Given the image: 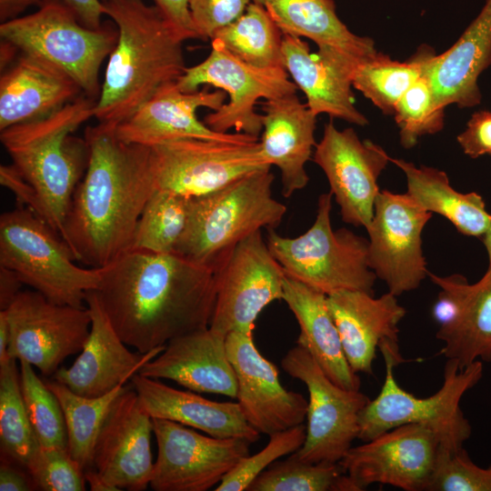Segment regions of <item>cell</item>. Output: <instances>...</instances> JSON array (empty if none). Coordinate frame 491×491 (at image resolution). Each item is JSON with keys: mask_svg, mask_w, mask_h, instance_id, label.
Returning <instances> with one entry per match:
<instances>
[{"mask_svg": "<svg viewBox=\"0 0 491 491\" xmlns=\"http://www.w3.org/2000/svg\"><path fill=\"white\" fill-rule=\"evenodd\" d=\"M154 2L185 40L199 38L191 17L189 0H154Z\"/></svg>", "mask_w": 491, "mask_h": 491, "instance_id": "47", "label": "cell"}, {"mask_svg": "<svg viewBox=\"0 0 491 491\" xmlns=\"http://www.w3.org/2000/svg\"><path fill=\"white\" fill-rule=\"evenodd\" d=\"M82 94L63 70L42 57L19 52L0 77V131L45 117Z\"/></svg>", "mask_w": 491, "mask_h": 491, "instance_id": "27", "label": "cell"}, {"mask_svg": "<svg viewBox=\"0 0 491 491\" xmlns=\"http://www.w3.org/2000/svg\"><path fill=\"white\" fill-rule=\"evenodd\" d=\"M345 473L338 463L310 464L292 455L275 461L246 491H342Z\"/></svg>", "mask_w": 491, "mask_h": 491, "instance_id": "39", "label": "cell"}, {"mask_svg": "<svg viewBox=\"0 0 491 491\" xmlns=\"http://www.w3.org/2000/svg\"><path fill=\"white\" fill-rule=\"evenodd\" d=\"M394 115L400 144L406 149L416 145L419 137L443 129L445 107L437 103L424 73L400 98Z\"/></svg>", "mask_w": 491, "mask_h": 491, "instance_id": "41", "label": "cell"}, {"mask_svg": "<svg viewBox=\"0 0 491 491\" xmlns=\"http://www.w3.org/2000/svg\"><path fill=\"white\" fill-rule=\"evenodd\" d=\"M225 345L236 376L235 398L247 423L268 436L303 424L308 401L281 385L277 368L257 350L253 334L230 332Z\"/></svg>", "mask_w": 491, "mask_h": 491, "instance_id": "19", "label": "cell"}, {"mask_svg": "<svg viewBox=\"0 0 491 491\" xmlns=\"http://www.w3.org/2000/svg\"><path fill=\"white\" fill-rule=\"evenodd\" d=\"M299 327L296 345L304 346L337 386L359 390L361 380L346 357L341 338L328 309L326 295L286 276L283 298Z\"/></svg>", "mask_w": 491, "mask_h": 491, "instance_id": "30", "label": "cell"}, {"mask_svg": "<svg viewBox=\"0 0 491 491\" xmlns=\"http://www.w3.org/2000/svg\"><path fill=\"white\" fill-rule=\"evenodd\" d=\"M281 366L306 385L309 395L306 440L291 455L310 464L338 463L358 437L360 414L370 399L335 384L299 345L287 351Z\"/></svg>", "mask_w": 491, "mask_h": 491, "instance_id": "11", "label": "cell"}, {"mask_svg": "<svg viewBox=\"0 0 491 491\" xmlns=\"http://www.w3.org/2000/svg\"><path fill=\"white\" fill-rule=\"evenodd\" d=\"M432 213L406 194L381 190L376 199L368 233V264L388 292L416 290L427 276L422 233Z\"/></svg>", "mask_w": 491, "mask_h": 491, "instance_id": "16", "label": "cell"}, {"mask_svg": "<svg viewBox=\"0 0 491 491\" xmlns=\"http://www.w3.org/2000/svg\"><path fill=\"white\" fill-rule=\"evenodd\" d=\"M405 174L406 195L428 212L446 217L461 234L481 238L491 222L483 197L475 192L460 193L449 183L447 175L434 167L416 166L390 157Z\"/></svg>", "mask_w": 491, "mask_h": 491, "instance_id": "33", "label": "cell"}, {"mask_svg": "<svg viewBox=\"0 0 491 491\" xmlns=\"http://www.w3.org/2000/svg\"><path fill=\"white\" fill-rule=\"evenodd\" d=\"M0 36L18 52L57 66L86 96L97 100L102 86L99 71L116 44L118 29L110 21L89 28L63 0H42L35 12L1 23Z\"/></svg>", "mask_w": 491, "mask_h": 491, "instance_id": "8", "label": "cell"}, {"mask_svg": "<svg viewBox=\"0 0 491 491\" xmlns=\"http://www.w3.org/2000/svg\"><path fill=\"white\" fill-rule=\"evenodd\" d=\"M491 466V465H490Z\"/></svg>", "mask_w": 491, "mask_h": 491, "instance_id": "56", "label": "cell"}, {"mask_svg": "<svg viewBox=\"0 0 491 491\" xmlns=\"http://www.w3.org/2000/svg\"><path fill=\"white\" fill-rule=\"evenodd\" d=\"M225 337L210 327L175 337L138 373L175 381L194 392L235 398L237 382L227 356Z\"/></svg>", "mask_w": 491, "mask_h": 491, "instance_id": "25", "label": "cell"}, {"mask_svg": "<svg viewBox=\"0 0 491 491\" xmlns=\"http://www.w3.org/2000/svg\"><path fill=\"white\" fill-rule=\"evenodd\" d=\"M153 419L135 389L126 386L114 401L98 434L93 466L119 490L146 489L154 470Z\"/></svg>", "mask_w": 491, "mask_h": 491, "instance_id": "21", "label": "cell"}, {"mask_svg": "<svg viewBox=\"0 0 491 491\" xmlns=\"http://www.w3.org/2000/svg\"><path fill=\"white\" fill-rule=\"evenodd\" d=\"M430 47H422L407 62L376 53L360 62L352 74V85L384 114H394L403 95L423 75Z\"/></svg>", "mask_w": 491, "mask_h": 491, "instance_id": "36", "label": "cell"}, {"mask_svg": "<svg viewBox=\"0 0 491 491\" xmlns=\"http://www.w3.org/2000/svg\"><path fill=\"white\" fill-rule=\"evenodd\" d=\"M0 182L15 195L19 204L27 206L38 215V202L35 191L13 165H1Z\"/></svg>", "mask_w": 491, "mask_h": 491, "instance_id": "48", "label": "cell"}, {"mask_svg": "<svg viewBox=\"0 0 491 491\" xmlns=\"http://www.w3.org/2000/svg\"><path fill=\"white\" fill-rule=\"evenodd\" d=\"M426 491H491V466L475 464L464 447L450 450L439 446Z\"/></svg>", "mask_w": 491, "mask_h": 491, "instance_id": "43", "label": "cell"}, {"mask_svg": "<svg viewBox=\"0 0 491 491\" xmlns=\"http://www.w3.org/2000/svg\"><path fill=\"white\" fill-rule=\"evenodd\" d=\"M100 269L94 291L121 339L138 352L209 327L213 268L175 253L128 250Z\"/></svg>", "mask_w": 491, "mask_h": 491, "instance_id": "1", "label": "cell"}, {"mask_svg": "<svg viewBox=\"0 0 491 491\" xmlns=\"http://www.w3.org/2000/svg\"><path fill=\"white\" fill-rule=\"evenodd\" d=\"M211 40L217 41L232 55L254 66L285 69L283 33L266 8L255 2Z\"/></svg>", "mask_w": 491, "mask_h": 491, "instance_id": "35", "label": "cell"}, {"mask_svg": "<svg viewBox=\"0 0 491 491\" xmlns=\"http://www.w3.org/2000/svg\"><path fill=\"white\" fill-rule=\"evenodd\" d=\"M456 139L464 153L472 158L491 155V112L472 115L466 128Z\"/></svg>", "mask_w": 491, "mask_h": 491, "instance_id": "46", "label": "cell"}, {"mask_svg": "<svg viewBox=\"0 0 491 491\" xmlns=\"http://www.w3.org/2000/svg\"><path fill=\"white\" fill-rule=\"evenodd\" d=\"M9 324L6 310H0V365L10 359L8 356Z\"/></svg>", "mask_w": 491, "mask_h": 491, "instance_id": "54", "label": "cell"}, {"mask_svg": "<svg viewBox=\"0 0 491 491\" xmlns=\"http://www.w3.org/2000/svg\"><path fill=\"white\" fill-rule=\"evenodd\" d=\"M188 197L156 188L138 219L130 250L175 253L186 225Z\"/></svg>", "mask_w": 491, "mask_h": 491, "instance_id": "38", "label": "cell"}, {"mask_svg": "<svg viewBox=\"0 0 491 491\" xmlns=\"http://www.w3.org/2000/svg\"><path fill=\"white\" fill-rule=\"evenodd\" d=\"M90 157L61 237L75 261L101 268L130 250L143 209L156 189L151 148L120 140L98 123L84 136Z\"/></svg>", "mask_w": 491, "mask_h": 491, "instance_id": "2", "label": "cell"}, {"mask_svg": "<svg viewBox=\"0 0 491 491\" xmlns=\"http://www.w3.org/2000/svg\"><path fill=\"white\" fill-rule=\"evenodd\" d=\"M346 357L356 373H373L376 350L384 343L398 345V325L406 316L397 296L390 292L375 297L359 290L326 296Z\"/></svg>", "mask_w": 491, "mask_h": 491, "instance_id": "24", "label": "cell"}, {"mask_svg": "<svg viewBox=\"0 0 491 491\" xmlns=\"http://www.w3.org/2000/svg\"><path fill=\"white\" fill-rule=\"evenodd\" d=\"M316 117L296 93L263 103L260 150L265 161L279 169L284 197L305 188L309 181L306 164L316 145Z\"/></svg>", "mask_w": 491, "mask_h": 491, "instance_id": "26", "label": "cell"}, {"mask_svg": "<svg viewBox=\"0 0 491 491\" xmlns=\"http://www.w3.org/2000/svg\"><path fill=\"white\" fill-rule=\"evenodd\" d=\"M85 479L92 491H119L110 485L93 466L84 471Z\"/></svg>", "mask_w": 491, "mask_h": 491, "instance_id": "53", "label": "cell"}, {"mask_svg": "<svg viewBox=\"0 0 491 491\" xmlns=\"http://www.w3.org/2000/svg\"><path fill=\"white\" fill-rule=\"evenodd\" d=\"M63 238L34 211L19 204L0 216V266L58 305L84 307L101 269L81 267Z\"/></svg>", "mask_w": 491, "mask_h": 491, "instance_id": "7", "label": "cell"}, {"mask_svg": "<svg viewBox=\"0 0 491 491\" xmlns=\"http://www.w3.org/2000/svg\"><path fill=\"white\" fill-rule=\"evenodd\" d=\"M7 311L8 356L54 375L69 356L81 352L88 337L87 306L49 301L37 291H21Z\"/></svg>", "mask_w": 491, "mask_h": 491, "instance_id": "14", "label": "cell"}, {"mask_svg": "<svg viewBox=\"0 0 491 491\" xmlns=\"http://www.w3.org/2000/svg\"><path fill=\"white\" fill-rule=\"evenodd\" d=\"M252 0H189V10L200 39H212L239 18Z\"/></svg>", "mask_w": 491, "mask_h": 491, "instance_id": "45", "label": "cell"}, {"mask_svg": "<svg viewBox=\"0 0 491 491\" xmlns=\"http://www.w3.org/2000/svg\"><path fill=\"white\" fill-rule=\"evenodd\" d=\"M74 12L82 25L89 28L97 29L103 25L101 18L105 8L99 0H63Z\"/></svg>", "mask_w": 491, "mask_h": 491, "instance_id": "50", "label": "cell"}, {"mask_svg": "<svg viewBox=\"0 0 491 491\" xmlns=\"http://www.w3.org/2000/svg\"><path fill=\"white\" fill-rule=\"evenodd\" d=\"M274 179L267 168L188 198L186 225L175 253L214 269L248 235L275 229L286 206L272 195Z\"/></svg>", "mask_w": 491, "mask_h": 491, "instance_id": "5", "label": "cell"}, {"mask_svg": "<svg viewBox=\"0 0 491 491\" xmlns=\"http://www.w3.org/2000/svg\"><path fill=\"white\" fill-rule=\"evenodd\" d=\"M480 239L482 240L487 253L488 266H491V222L487 230Z\"/></svg>", "mask_w": 491, "mask_h": 491, "instance_id": "55", "label": "cell"}, {"mask_svg": "<svg viewBox=\"0 0 491 491\" xmlns=\"http://www.w3.org/2000/svg\"><path fill=\"white\" fill-rule=\"evenodd\" d=\"M314 162L324 171L344 222L366 228L380 192L377 180L390 156L353 128L338 130L330 121L315 147Z\"/></svg>", "mask_w": 491, "mask_h": 491, "instance_id": "18", "label": "cell"}, {"mask_svg": "<svg viewBox=\"0 0 491 491\" xmlns=\"http://www.w3.org/2000/svg\"><path fill=\"white\" fill-rule=\"evenodd\" d=\"M491 64V0L446 52L428 57L424 68L437 103L471 107L481 101L480 74Z\"/></svg>", "mask_w": 491, "mask_h": 491, "instance_id": "29", "label": "cell"}, {"mask_svg": "<svg viewBox=\"0 0 491 491\" xmlns=\"http://www.w3.org/2000/svg\"><path fill=\"white\" fill-rule=\"evenodd\" d=\"M180 90L192 93L201 85H212L228 95V101L206 115L204 123L214 131L245 133L259 137L262 115L256 110L260 98L274 99L296 93L297 86L284 68H262L249 65L211 40V51L199 64L186 67L177 79Z\"/></svg>", "mask_w": 491, "mask_h": 491, "instance_id": "10", "label": "cell"}, {"mask_svg": "<svg viewBox=\"0 0 491 491\" xmlns=\"http://www.w3.org/2000/svg\"><path fill=\"white\" fill-rule=\"evenodd\" d=\"M440 443L433 430L421 424H405L365 444L351 446L338 462L358 491L373 484L405 491L426 490Z\"/></svg>", "mask_w": 491, "mask_h": 491, "instance_id": "17", "label": "cell"}, {"mask_svg": "<svg viewBox=\"0 0 491 491\" xmlns=\"http://www.w3.org/2000/svg\"><path fill=\"white\" fill-rule=\"evenodd\" d=\"M85 304L91 316L88 337L81 354L68 367H60L53 378L75 394L97 397L125 385L148 361L165 347L145 354L131 352L113 326L94 290L86 292Z\"/></svg>", "mask_w": 491, "mask_h": 491, "instance_id": "22", "label": "cell"}, {"mask_svg": "<svg viewBox=\"0 0 491 491\" xmlns=\"http://www.w3.org/2000/svg\"><path fill=\"white\" fill-rule=\"evenodd\" d=\"M226 102V94L204 86L195 92L179 89L176 82L159 88L128 118L115 126L117 137L129 144L154 146L161 143L199 138L220 141H247L257 139L245 133H219L196 116L198 108L213 111Z\"/></svg>", "mask_w": 491, "mask_h": 491, "instance_id": "20", "label": "cell"}, {"mask_svg": "<svg viewBox=\"0 0 491 491\" xmlns=\"http://www.w3.org/2000/svg\"><path fill=\"white\" fill-rule=\"evenodd\" d=\"M152 419L157 458L149 486L155 491L209 490L249 456L246 439L206 436L177 422Z\"/></svg>", "mask_w": 491, "mask_h": 491, "instance_id": "15", "label": "cell"}, {"mask_svg": "<svg viewBox=\"0 0 491 491\" xmlns=\"http://www.w3.org/2000/svg\"><path fill=\"white\" fill-rule=\"evenodd\" d=\"M130 380L152 418L177 422L215 437L242 438L251 444L260 438V433L247 423L237 402L212 401L194 391L178 390L139 373Z\"/></svg>", "mask_w": 491, "mask_h": 491, "instance_id": "28", "label": "cell"}, {"mask_svg": "<svg viewBox=\"0 0 491 491\" xmlns=\"http://www.w3.org/2000/svg\"><path fill=\"white\" fill-rule=\"evenodd\" d=\"M95 99L82 94L45 117L0 134L12 165L35 191L38 216L60 236L90 157L85 138L73 134L95 116Z\"/></svg>", "mask_w": 491, "mask_h": 491, "instance_id": "4", "label": "cell"}, {"mask_svg": "<svg viewBox=\"0 0 491 491\" xmlns=\"http://www.w3.org/2000/svg\"><path fill=\"white\" fill-rule=\"evenodd\" d=\"M42 0H0V20L3 22L18 17V15Z\"/></svg>", "mask_w": 491, "mask_h": 491, "instance_id": "52", "label": "cell"}, {"mask_svg": "<svg viewBox=\"0 0 491 491\" xmlns=\"http://www.w3.org/2000/svg\"><path fill=\"white\" fill-rule=\"evenodd\" d=\"M261 5L283 34L307 38L358 63L376 55L369 37L351 32L338 17L333 0H252Z\"/></svg>", "mask_w": 491, "mask_h": 491, "instance_id": "31", "label": "cell"}, {"mask_svg": "<svg viewBox=\"0 0 491 491\" xmlns=\"http://www.w3.org/2000/svg\"><path fill=\"white\" fill-rule=\"evenodd\" d=\"M150 148L156 188L188 198L215 192L250 174L271 168L262 156L259 138H186Z\"/></svg>", "mask_w": 491, "mask_h": 491, "instance_id": "12", "label": "cell"}, {"mask_svg": "<svg viewBox=\"0 0 491 491\" xmlns=\"http://www.w3.org/2000/svg\"><path fill=\"white\" fill-rule=\"evenodd\" d=\"M1 457L25 470L40 446L24 403L16 359L0 365Z\"/></svg>", "mask_w": 491, "mask_h": 491, "instance_id": "37", "label": "cell"}, {"mask_svg": "<svg viewBox=\"0 0 491 491\" xmlns=\"http://www.w3.org/2000/svg\"><path fill=\"white\" fill-rule=\"evenodd\" d=\"M45 381L60 403L70 456L84 471L93 467L95 446L100 429L114 401L126 386L120 385L104 396L86 397L75 394L55 379Z\"/></svg>", "mask_w": 491, "mask_h": 491, "instance_id": "34", "label": "cell"}, {"mask_svg": "<svg viewBox=\"0 0 491 491\" xmlns=\"http://www.w3.org/2000/svg\"><path fill=\"white\" fill-rule=\"evenodd\" d=\"M378 350L385 360V381L377 396L369 400L360 414L357 438L366 442L398 426L421 424L435 432L440 446L450 450L462 448L472 434V426L460 402L481 380L482 361L476 360L461 369L455 360L447 359L440 388L428 397H416L396 380L394 368L405 362L399 346L385 343Z\"/></svg>", "mask_w": 491, "mask_h": 491, "instance_id": "6", "label": "cell"}, {"mask_svg": "<svg viewBox=\"0 0 491 491\" xmlns=\"http://www.w3.org/2000/svg\"><path fill=\"white\" fill-rule=\"evenodd\" d=\"M26 471L35 486L44 491L85 490L84 469L67 448L40 446Z\"/></svg>", "mask_w": 491, "mask_h": 491, "instance_id": "44", "label": "cell"}, {"mask_svg": "<svg viewBox=\"0 0 491 491\" xmlns=\"http://www.w3.org/2000/svg\"><path fill=\"white\" fill-rule=\"evenodd\" d=\"M306 426L303 424L275 433L258 453L242 459L216 486V491H243L278 458L297 451L305 443Z\"/></svg>", "mask_w": 491, "mask_h": 491, "instance_id": "42", "label": "cell"}, {"mask_svg": "<svg viewBox=\"0 0 491 491\" xmlns=\"http://www.w3.org/2000/svg\"><path fill=\"white\" fill-rule=\"evenodd\" d=\"M214 273L215 303L209 327L225 336L233 331L253 334L262 310L283 298L286 275L261 230L240 241Z\"/></svg>", "mask_w": 491, "mask_h": 491, "instance_id": "13", "label": "cell"}, {"mask_svg": "<svg viewBox=\"0 0 491 491\" xmlns=\"http://www.w3.org/2000/svg\"><path fill=\"white\" fill-rule=\"evenodd\" d=\"M458 297L454 319L439 326L436 337L447 359L463 369L476 360L491 362V266L476 283L459 274L451 275Z\"/></svg>", "mask_w": 491, "mask_h": 491, "instance_id": "32", "label": "cell"}, {"mask_svg": "<svg viewBox=\"0 0 491 491\" xmlns=\"http://www.w3.org/2000/svg\"><path fill=\"white\" fill-rule=\"evenodd\" d=\"M24 284L10 269L0 266V310H6L21 292Z\"/></svg>", "mask_w": 491, "mask_h": 491, "instance_id": "51", "label": "cell"}, {"mask_svg": "<svg viewBox=\"0 0 491 491\" xmlns=\"http://www.w3.org/2000/svg\"><path fill=\"white\" fill-rule=\"evenodd\" d=\"M19 366L24 403L39 446L67 448L66 426L58 399L33 366L19 361Z\"/></svg>", "mask_w": 491, "mask_h": 491, "instance_id": "40", "label": "cell"}, {"mask_svg": "<svg viewBox=\"0 0 491 491\" xmlns=\"http://www.w3.org/2000/svg\"><path fill=\"white\" fill-rule=\"evenodd\" d=\"M282 56L286 71L316 115L326 114L357 125L368 123L355 106L352 93V74L359 63L333 51L312 53L306 41L287 34H283Z\"/></svg>", "mask_w": 491, "mask_h": 491, "instance_id": "23", "label": "cell"}, {"mask_svg": "<svg viewBox=\"0 0 491 491\" xmlns=\"http://www.w3.org/2000/svg\"><path fill=\"white\" fill-rule=\"evenodd\" d=\"M118 29L95 107L98 123L116 126L186 68L185 38L156 5L143 0H102Z\"/></svg>", "mask_w": 491, "mask_h": 491, "instance_id": "3", "label": "cell"}, {"mask_svg": "<svg viewBox=\"0 0 491 491\" xmlns=\"http://www.w3.org/2000/svg\"><path fill=\"white\" fill-rule=\"evenodd\" d=\"M24 467L5 459H1L0 490L28 491L35 489L34 482Z\"/></svg>", "mask_w": 491, "mask_h": 491, "instance_id": "49", "label": "cell"}, {"mask_svg": "<svg viewBox=\"0 0 491 491\" xmlns=\"http://www.w3.org/2000/svg\"><path fill=\"white\" fill-rule=\"evenodd\" d=\"M331 192L320 195L315 222L304 234L285 237L268 229L266 244L285 275L326 296L341 290L374 295L368 239L331 225Z\"/></svg>", "mask_w": 491, "mask_h": 491, "instance_id": "9", "label": "cell"}]
</instances>
